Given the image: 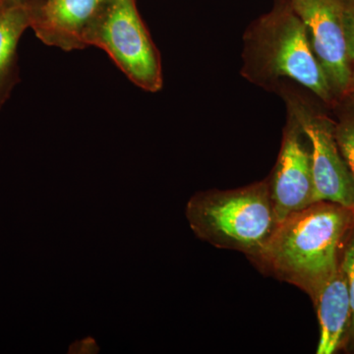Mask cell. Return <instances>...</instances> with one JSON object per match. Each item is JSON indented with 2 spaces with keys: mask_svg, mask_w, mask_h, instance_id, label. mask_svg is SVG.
<instances>
[{
  "mask_svg": "<svg viewBox=\"0 0 354 354\" xmlns=\"http://www.w3.org/2000/svg\"><path fill=\"white\" fill-rule=\"evenodd\" d=\"M354 209L320 201L279 221L254 262L315 299L337 271L353 227Z\"/></svg>",
  "mask_w": 354,
  "mask_h": 354,
  "instance_id": "1",
  "label": "cell"
},
{
  "mask_svg": "<svg viewBox=\"0 0 354 354\" xmlns=\"http://www.w3.org/2000/svg\"><path fill=\"white\" fill-rule=\"evenodd\" d=\"M242 59V75L261 87L274 88L291 81L328 106L337 101L290 0H274L271 10L249 26Z\"/></svg>",
  "mask_w": 354,
  "mask_h": 354,
  "instance_id": "2",
  "label": "cell"
},
{
  "mask_svg": "<svg viewBox=\"0 0 354 354\" xmlns=\"http://www.w3.org/2000/svg\"><path fill=\"white\" fill-rule=\"evenodd\" d=\"M186 216L198 239L252 260L279 225L268 178L235 189L198 192L187 203Z\"/></svg>",
  "mask_w": 354,
  "mask_h": 354,
  "instance_id": "3",
  "label": "cell"
},
{
  "mask_svg": "<svg viewBox=\"0 0 354 354\" xmlns=\"http://www.w3.org/2000/svg\"><path fill=\"white\" fill-rule=\"evenodd\" d=\"M86 44L106 51L137 87L150 93L162 88L160 53L135 0H106L88 29Z\"/></svg>",
  "mask_w": 354,
  "mask_h": 354,
  "instance_id": "4",
  "label": "cell"
},
{
  "mask_svg": "<svg viewBox=\"0 0 354 354\" xmlns=\"http://www.w3.org/2000/svg\"><path fill=\"white\" fill-rule=\"evenodd\" d=\"M274 90L285 100L308 136L312 150L314 203L327 201L354 209V178L342 157L335 135V122L321 113L291 81H281Z\"/></svg>",
  "mask_w": 354,
  "mask_h": 354,
  "instance_id": "5",
  "label": "cell"
},
{
  "mask_svg": "<svg viewBox=\"0 0 354 354\" xmlns=\"http://www.w3.org/2000/svg\"><path fill=\"white\" fill-rule=\"evenodd\" d=\"M337 100L348 92L353 62L344 32V0H290Z\"/></svg>",
  "mask_w": 354,
  "mask_h": 354,
  "instance_id": "6",
  "label": "cell"
},
{
  "mask_svg": "<svg viewBox=\"0 0 354 354\" xmlns=\"http://www.w3.org/2000/svg\"><path fill=\"white\" fill-rule=\"evenodd\" d=\"M268 181L279 223L314 203L311 144L290 111L278 160Z\"/></svg>",
  "mask_w": 354,
  "mask_h": 354,
  "instance_id": "7",
  "label": "cell"
},
{
  "mask_svg": "<svg viewBox=\"0 0 354 354\" xmlns=\"http://www.w3.org/2000/svg\"><path fill=\"white\" fill-rule=\"evenodd\" d=\"M106 0H28L30 28L46 46L88 48L86 37Z\"/></svg>",
  "mask_w": 354,
  "mask_h": 354,
  "instance_id": "8",
  "label": "cell"
},
{
  "mask_svg": "<svg viewBox=\"0 0 354 354\" xmlns=\"http://www.w3.org/2000/svg\"><path fill=\"white\" fill-rule=\"evenodd\" d=\"M320 325L317 354H333L346 348L351 330V295L341 264L313 300Z\"/></svg>",
  "mask_w": 354,
  "mask_h": 354,
  "instance_id": "9",
  "label": "cell"
},
{
  "mask_svg": "<svg viewBox=\"0 0 354 354\" xmlns=\"http://www.w3.org/2000/svg\"><path fill=\"white\" fill-rule=\"evenodd\" d=\"M28 28V0H0V111L19 82L18 46Z\"/></svg>",
  "mask_w": 354,
  "mask_h": 354,
  "instance_id": "10",
  "label": "cell"
},
{
  "mask_svg": "<svg viewBox=\"0 0 354 354\" xmlns=\"http://www.w3.org/2000/svg\"><path fill=\"white\" fill-rule=\"evenodd\" d=\"M333 108L335 139L354 178V93L342 95Z\"/></svg>",
  "mask_w": 354,
  "mask_h": 354,
  "instance_id": "11",
  "label": "cell"
},
{
  "mask_svg": "<svg viewBox=\"0 0 354 354\" xmlns=\"http://www.w3.org/2000/svg\"><path fill=\"white\" fill-rule=\"evenodd\" d=\"M341 266L344 274H346V279H348L351 311H353L351 330H349L346 348L354 351V218L353 227L351 228L348 239H346V244H344V251H342Z\"/></svg>",
  "mask_w": 354,
  "mask_h": 354,
  "instance_id": "12",
  "label": "cell"
},
{
  "mask_svg": "<svg viewBox=\"0 0 354 354\" xmlns=\"http://www.w3.org/2000/svg\"><path fill=\"white\" fill-rule=\"evenodd\" d=\"M344 32L348 44V57L354 62V0H344Z\"/></svg>",
  "mask_w": 354,
  "mask_h": 354,
  "instance_id": "13",
  "label": "cell"
},
{
  "mask_svg": "<svg viewBox=\"0 0 354 354\" xmlns=\"http://www.w3.org/2000/svg\"><path fill=\"white\" fill-rule=\"evenodd\" d=\"M354 93V62L353 64V69H351V83H349V87L348 92L346 93Z\"/></svg>",
  "mask_w": 354,
  "mask_h": 354,
  "instance_id": "14",
  "label": "cell"
}]
</instances>
